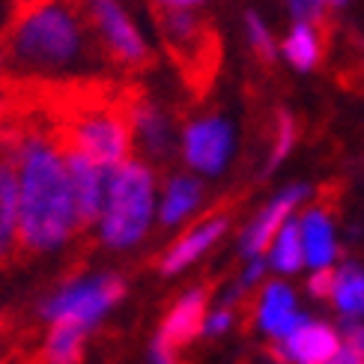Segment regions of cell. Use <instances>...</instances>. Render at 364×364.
Listing matches in <instances>:
<instances>
[{"mask_svg":"<svg viewBox=\"0 0 364 364\" xmlns=\"http://www.w3.org/2000/svg\"><path fill=\"white\" fill-rule=\"evenodd\" d=\"M326 4H328V6H343L346 0H326Z\"/></svg>","mask_w":364,"mask_h":364,"instance_id":"obj_31","label":"cell"},{"mask_svg":"<svg viewBox=\"0 0 364 364\" xmlns=\"http://www.w3.org/2000/svg\"><path fill=\"white\" fill-rule=\"evenodd\" d=\"M87 331L72 323H51V331L45 338V364H78L84 355Z\"/></svg>","mask_w":364,"mask_h":364,"instance_id":"obj_17","label":"cell"},{"mask_svg":"<svg viewBox=\"0 0 364 364\" xmlns=\"http://www.w3.org/2000/svg\"><path fill=\"white\" fill-rule=\"evenodd\" d=\"M69 182H72V197H75V215H78V230L99 224L102 206H105V191H108V171L87 159L78 149L63 146Z\"/></svg>","mask_w":364,"mask_h":364,"instance_id":"obj_8","label":"cell"},{"mask_svg":"<svg viewBox=\"0 0 364 364\" xmlns=\"http://www.w3.org/2000/svg\"><path fill=\"white\" fill-rule=\"evenodd\" d=\"M346 343L364 353V326H350L346 328Z\"/></svg>","mask_w":364,"mask_h":364,"instance_id":"obj_28","label":"cell"},{"mask_svg":"<svg viewBox=\"0 0 364 364\" xmlns=\"http://www.w3.org/2000/svg\"><path fill=\"white\" fill-rule=\"evenodd\" d=\"M156 179L144 161L126 159L108 171V191L99 215V239L114 251L134 248L153 218Z\"/></svg>","mask_w":364,"mask_h":364,"instance_id":"obj_3","label":"cell"},{"mask_svg":"<svg viewBox=\"0 0 364 364\" xmlns=\"http://www.w3.org/2000/svg\"><path fill=\"white\" fill-rule=\"evenodd\" d=\"M245 27H248V42H251V48L257 51V57H260L263 63H272V60H275V42H272V33L266 30L263 18L257 12H248L245 15Z\"/></svg>","mask_w":364,"mask_h":364,"instance_id":"obj_22","label":"cell"},{"mask_svg":"<svg viewBox=\"0 0 364 364\" xmlns=\"http://www.w3.org/2000/svg\"><path fill=\"white\" fill-rule=\"evenodd\" d=\"M156 6H182V9H188L194 4H200V0H153Z\"/></svg>","mask_w":364,"mask_h":364,"instance_id":"obj_30","label":"cell"},{"mask_svg":"<svg viewBox=\"0 0 364 364\" xmlns=\"http://www.w3.org/2000/svg\"><path fill=\"white\" fill-rule=\"evenodd\" d=\"M335 281H338V272L335 269H328V266H323V269H316L314 272V278H311V293L314 296H320V299H328V296H335Z\"/></svg>","mask_w":364,"mask_h":364,"instance_id":"obj_25","label":"cell"},{"mask_svg":"<svg viewBox=\"0 0 364 364\" xmlns=\"http://www.w3.org/2000/svg\"><path fill=\"white\" fill-rule=\"evenodd\" d=\"M0 72H4V54H0Z\"/></svg>","mask_w":364,"mask_h":364,"instance_id":"obj_32","label":"cell"},{"mask_svg":"<svg viewBox=\"0 0 364 364\" xmlns=\"http://www.w3.org/2000/svg\"><path fill=\"white\" fill-rule=\"evenodd\" d=\"M126 296V284L117 275L75 278L42 301V316L48 323H72L84 331L93 328L119 299Z\"/></svg>","mask_w":364,"mask_h":364,"instance_id":"obj_4","label":"cell"},{"mask_svg":"<svg viewBox=\"0 0 364 364\" xmlns=\"http://www.w3.org/2000/svg\"><path fill=\"white\" fill-rule=\"evenodd\" d=\"M4 69L24 84L75 81L108 63L84 12V0H42L12 15L0 36Z\"/></svg>","mask_w":364,"mask_h":364,"instance_id":"obj_2","label":"cell"},{"mask_svg":"<svg viewBox=\"0 0 364 364\" xmlns=\"http://www.w3.org/2000/svg\"><path fill=\"white\" fill-rule=\"evenodd\" d=\"M84 12L111 66L138 72L153 63V51L119 0H84Z\"/></svg>","mask_w":364,"mask_h":364,"instance_id":"obj_5","label":"cell"},{"mask_svg":"<svg viewBox=\"0 0 364 364\" xmlns=\"http://www.w3.org/2000/svg\"><path fill=\"white\" fill-rule=\"evenodd\" d=\"M296 144V119L281 111L278 114V129H275V146H272V156H269V168H278L284 161V156L293 149Z\"/></svg>","mask_w":364,"mask_h":364,"instance_id":"obj_23","label":"cell"},{"mask_svg":"<svg viewBox=\"0 0 364 364\" xmlns=\"http://www.w3.org/2000/svg\"><path fill=\"white\" fill-rule=\"evenodd\" d=\"M203 197V186L191 176H173L168 191H164V200H161V224H179L188 212L200 203Z\"/></svg>","mask_w":364,"mask_h":364,"instance_id":"obj_18","label":"cell"},{"mask_svg":"<svg viewBox=\"0 0 364 364\" xmlns=\"http://www.w3.org/2000/svg\"><path fill=\"white\" fill-rule=\"evenodd\" d=\"M260 326L269 331L272 338H287L305 323V316L296 314L293 305V290L287 284H266L263 299H260V314H257Z\"/></svg>","mask_w":364,"mask_h":364,"instance_id":"obj_13","label":"cell"},{"mask_svg":"<svg viewBox=\"0 0 364 364\" xmlns=\"http://www.w3.org/2000/svg\"><path fill=\"white\" fill-rule=\"evenodd\" d=\"M6 4H9L12 15H18V12H24V9H33L36 4H42V0H6Z\"/></svg>","mask_w":364,"mask_h":364,"instance_id":"obj_29","label":"cell"},{"mask_svg":"<svg viewBox=\"0 0 364 364\" xmlns=\"http://www.w3.org/2000/svg\"><path fill=\"white\" fill-rule=\"evenodd\" d=\"M287 6L296 15V21H308V24H320L326 21V0H287Z\"/></svg>","mask_w":364,"mask_h":364,"instance_id":"obj_24","label":"cell"},{"mask_svg":"<svg viewBox=\"0 0 364 364\" xmlns=\"http://www.w3.org/2000/svg\"><path fill=\"white\" fill-rule=\"evenodd\" d=\"M227 224H230V221L221 215V218H209L206 224L194 227L191 233H186V236H182L176 245L168 251V257L161 260V272H164V275H173V272H182L188 263H194L197 257H200V254L212 245V242H215V239L227 230Z\"/></svg>","mask_w":364,"mask_h":364,"instance_id":"obj_14","label":"cell"},{"mask_svg":"<svg viewBox=\"0 0 364 364\" xmlns=\"http://www.w3.org/2000/svg\"><path fill=\"white\" fill-rule=\"evenodd\" d=\"M284 54H287V60H290L296 69H301V72L314 69L316 60H320V39H316L314 24L299 21V24L290 30L287 42H284Z\"/></svg>","mask_w":364,"mask_h":364,"instance_id":"obj_20","label":"cell"},{"mask_svg":"<svg viewBox=\"0 0 364 364\" xmlns=\"http://www.w3.org/2000/svg\"><path fill=\"white\" fill-rule=\"evenodd\" d=\"M0 159L18 176V245L30 254L63 248L78 233V215L51 111L0 117Z\"/></svg>","mask_w":364,"mask_h":364,"instance_id":"obj_1","label":"cell"},{"mask_svg":"<svg viewBox=\"0 0 364 364\" xmlns=\"http://www.w3.org/2000/svg\"><path fill=\"white\" fill-rule=\"evenodd\" d=\"M301 245H305V263L323 269L335 260V233L323 209H311L301 218Z\"/></svg>","mask_w":364,"mask_h":364,"instance_id":"obj_16","label":"cell"},{"mask_svg":"<svg viewBox=\"0 0 364 364\" xmlns=\"http://www.w3.org/2000/svg\"><path fill=\"white\" fill-rule=\"evenodd\" d=\"M305 194H308L305 186L287 188L284 194H278L275 200H272V203L263 209V215L251 224V230L245 233V242H242V245H245V251H248L251 257H260V254L272 245V242H275V236L281 233V227L287 224V215H290L293 206H296Z\"/></svg>","mask_w":364,"mask_h":364,"instance_id":"obj_12","label":"cell"},{"mask_svg":"<svg viewBox=\"0 0 364 364\" xmlns=\"http://www.w3.org/2000/svg\"><path fill=\"white\" fill-rule=\"evenodd\" d=\"M233 146V132L221 117L197 119L182 134V149H186V161L191 168L203 173H218Z\"/></svg>","mask_w":364,"mask_h":364,"instance_id":"obj_9","label":"cell"},{"mask_svg":"<svg viewBox=\"0 0 364 364\" xmlns=\"http://www.w3.org/2000/svg\"><path fill=\"white\" fill-rule=\"evenodd\" d=\"M129 117H132V132L134 141L144 146L146 156H168L171 153V123L149 99L129 93Z\"/></svg>","mask_w":364,"mask_h":364,"instance_id":"obj_10","label":"cell"},{"mask_svg":"<svg viewBox=\"0 0 364 364\" xmlns=\"http://www.w3.org/2000/svg\"><path fill=\"white\" fill-rule=\"evenodd\" d=\"M156 21L164 42L171 45L173 57L186 66L188 75H203L212 69L215 60V39L206 30L203 18H197L194 12L182 6H156Z\"/></svg>","mask_w":364,"mask_h":364,"instance_id":"obj_6","label":"cell"},{"mask_svg":"<svg viewBox=\"0 0 364 364\" xmlns=\"http://www.w3.org/2000/svg\"><path fill=\"white\" fill-rule=\"evenodd\" d=\"M206 305H209V293L191 290L188 296H182L171 308V314L164 316L159 338L153 343V361L156 364H179L176 353L182 346H188L206 326Z\"/></svg>","mask_w":364,"mask_h":364,"instance_id":"obj_7","label":"cell"},{"mask_svg":"<svg viewBox=\"0 0 364 364\" xmlns=\"http://www.w3.org/2000/svg\"><path fill=\"white\" fill-rule=\"evenodd\" d=\"M326 364H364V353L346 343V346H341V350H338L335 355H331Z\"/></svg>","mask_w":364,"mask_h":364,"instance_id":"obj_26","label":"cell"},{"mask_svg":"<svg viewBox=\"0 0 364 364\" xmlns=\"http://www.w3.org/2000/svg\"><path fill=\"white\" fill-rule=\"evenodd\" d=\"M227 326H230V314L221 311V314H212V316H209L206 326H203V331H206V335H221Z\"/></svg>","mask_w":364,"mask_h":364,"instance_id":"obj_27","label":"cell"},{"mask_svg":"<svg viewBox=\"0 0 364 364\" xmlns=\"http://www.w3.org/2000/svg\"><path fill=\"white\" fill-rule=\"evenodd\" d=\"M341 314L361 316L364 314V272L358 266H343L335 281V296Z\"/></svg>","mask_w":364,"mask_h":364,"instance_id":"obj_21","label":"cell"},{"mask_svg":"<svg viewBox=\"0 0 364 364\" xmlns=\"http://www.w3.org/2000/svg\"><path fill=\"white\" fill-rule=\"evenodd\" d=\"M284 355L296 364H326L341 350L338 331L323 323H301L293 335L284 338Z\"/></svg>","mask_w":364,"mask_h":364,"instance_id":"obj_11","label":"cell"},{"mask_svg":"<svg viewBox=\"0 0 364 364\" xmlns=\"http://www.w3.org/2000/svg\"><path fill=\"white\" fill-rule=\"evenodd\" d=\"M18 248V176L12 161L0 159V263Z\"/></svg>","mask_w":364,"mask_h":364,"instance_id":"obj_15","label":"cell"},{"mask_svg":"<svg viewBox=\"0 0 364 364\" xmlns=\"http://www.w3.org/2000/svg\"><path fill=\"white\" fill-rule=\"evenodd\" d=\"M272 266L278 272H296L305 266V245H301V224L287 221L272 242Z\"/></svg>","mask_w":364,"mask_h":364,"instance_id":"obj_19","label":"cell"}]
</instances>
